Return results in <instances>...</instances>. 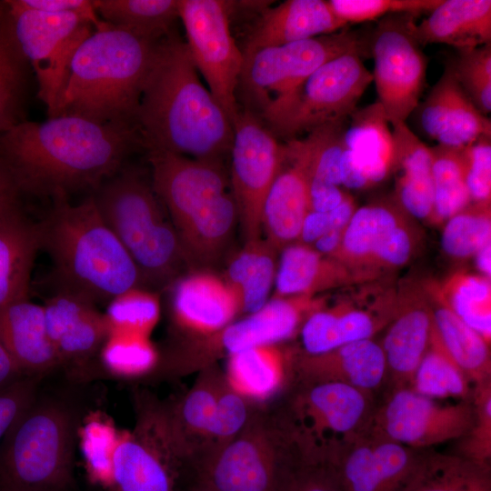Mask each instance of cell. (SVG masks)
<instances>
[{
  "instance_id": "6da1fadb",
  "label": "cell",
  "mask_w": 491,
  "mask_h": 491,
  "mask_svg": "<svg viewBox=\"0 0 491 491\" xmlns=\"http://www.w3.org/2000/svg\"><path fill=\"white\" fill-rule=\"evenodd\" d=\"M142 145L135 126L73 115L24 120L0 134V186L23 196L93 193Z\"/></svg>"
},
{
  "instance_id": "7a4b0ae2",
  "label": "cell",
  "mask_w": 491,
  "mask_h": 491,
  "mask_svg": "<svg viewBox=\"0 0 491 491\" xmlns=\"http://www.w3.org/2000/svg\"><path fill=\"white\" fill-rule=\"evenodd\" d=\"M135 127L148 150L221 160L231 149L233 124L202 84L185 41L173 31L155 45Z\"/></svg>"
},
{
  "instance_id": "3957f363",
  "label": "cell",
  "mask_w": 491,
  "mask_h": 491,
  "mask_svg": "<svg viewBox=\"0 0 491 491\" xmlns=\"http://www.w3.org/2000/svg\"><path fill=\"white\" fill-rule=\"evenodd\" d=\"M151 183L189 267L208 271L229 246L238 214L221 160L148 150Z\"/></svg>"
},
{
  "instance_id": "277c9868",
  "label": "cell",
  "mask_w": 491,
  "mask_h": 491,
  "mask_svg": "<svg viewBox=\"0 0 491 491\" xmlns=\"http://www.w3.org/2000/svg\"><path fill=\"white\" fill-rule=\"evenodd\" d=\"M41 247L53 262L56 289L106 305L135 287H144L135 262L102 217L93 195L78 204L53 198L39 223Z\"/></svg>"
},
{
  "instance_id": "5b68a950",
  "label": "cell",
  "mask_w": 491,
  "mask_h": 491,
  "mask_svg": "<svg viewBox=\"0 0 491 491\" xmlns=\"http://www.w3.org/2000/svg\"><path fill=\"white\" fill-rule=\"evenodd\" d=\"M158 40L103 21L75 54L53 117L73 115L135 126Z\"/></svg>"
},
{
  "instance_id": "8992f818",
  "label": "cell",
  "mask_w": 491,
  "mask_h": 491,
  "mask_svg": "<svg viewBox=\"0 0 491 491\" xmlns=\"http://www.w3.org/2000/svg\"><path fill=\"white\" fill-rule=\"evenodd\" d=\"M92 195L137 266L144 286L165 287L189 267L152 183L138 169L124 165Z\"/></svg>"
},
{
  "instance_id": "52a82bcc",
  "label": "cell",
  "mask_w": 491,
  "mask_h": 491,
  "mask_svg": "<svg viewBox=\"0 0 491 491\" xmlns=\"http://www.w3.org/2000/svg\"><path fill=\"white\" fill-rule=\"evenodd\" d=\"M78 426L67 405L36 396L0 443V491H70Z\"/></svg>"
},
{
  "instance_id": "ba28073f",
  "label": "cell",
  "mask_w": 491,
  "mask_h": 491,
  "mask_svg": "<svg viewBox=\"0 0 491 491\" xmlns=\"http://www.w3.org/2000/svg\"><path fill=\"white\" fill-rule=\"evenodd\" d=\"M299 458L276 410L263 405L233 439L196 466L193 479L215 491H282Z\"/></svg>"
},
{
  "instance_id": "9c48e42d",
  "label": "cell",
  "mask_w": 491,
  "mask_h": 491,
  "mask_svg": "<svg viewBox=\"0 0 491 491\" xmlns=\"http://www.w3.org/2000/svg\"><path fill=\"white\" fill-rule=\"evenodd\" d=\"M294 385L276 412L301 458L328 462L367 431L375 409L372 394L340 383Z\"/></svg>"
},
{
  "instance_id": "30bf717a",
  "label": "cell",
  "mask_w": 491,
  "mask_h": 491,
  "mask_svg": "<svg viewBox=\"0 0 491 491\" xmlns=\"http://www.w3.org/2000/svg\"><path fill=\"white\" fill-rule=\"evenodd\" d=\"M327 302L323 296L272 297L256 312L217 332L200 336H184L159 360L155 370L167 376L182 377L243 350L281 344L298 334L307 317Z\"/></svg>"
},
{
  "instance_id": "8fae6325",
  "label": "cell",
  "mask_w": 491,
  "mask_h": 491,
  "mask_svg": "<svg viewBox=\"0 0 491 491\" xmlns=\"http://www.w3.org/2000/svg\"><path fill=\"white\" fill-rule=\"evenodd\" d=\"M349 52L369 55L368 34L342 31L243 53L239 84L272 125L289 99L321 65Z\"/></svg>"
},
{
  "instance_id": "7c38bea8",
  "label": "cell",
  "mask_w": 491,
  "mask_h": 491,
  "mask_svg": "<svg viewBox=\"0 0 491 491\" xmlns=\"http://www.w3.org/2000/svg\"><path fill=\"white\" fill-rule=\"evenodd\" d=\"M5 4L0 27L33 68L38 97L45 105L48 117H53L75 54L103 21L80 14L29 10L12 0Z\"/></svg>"
},
{
  "instance_id": "4fadbf2b",
  "label": "cell",
  "mask_w": 491,
  "mask_h": 491,
  "mask_svg": "<svg viewBox=\"0 0 491 491\" xmlns=\"http://www.w3.org/2000/svg\"><path fill=\"white\" fill-rule=\"evenodd\" d=\"M259 405L235 393L217 365L200 372L180 398L164 404L172 436L195 467L233 439L248 423Z\"/></svg>"
},
{
  "instance_id": "5bb4252c",
  "label": "cell",
  "mask_w": 491,
  "mask_h": 491,
  "mask_svg": "<svg viewBox=\"0 0 491 491\" xmlns=\"http://www.w3.org/2000/svg\"><path fill=\"white\" fill-rule=\"evenodd\" d=\"M136 401V423L133 431L121 432L107 491H179L183 474L191 468L171 435L163 405L144 395Z\"/></svg>"
},
{
  "instance_id": "9a60e30c",
  "label": "cell",
  "mask_w": 491,
  "mask_h": 491,
  "mask_svg": "<svg viewBox=\"0 0 491 491\" xmlns=\"http://www.w3.org/2000/svg\"><path fill=\"white\" fill-rule=\"evenodd\" d=\"M415 18L390 15L379 19L368 34L377 102L390 125L406 123L426 85L428 62L414 35Z\"/></svg>"
},
{
  "instance_id": "2e32d148",
  "label": "cell",
  "mask_w": 491,
  "mask_h": 491,
  "mask_svg": "<svg viewBox=\"0 0 491 491\" xmlns=\"http://www.w3.org/2000/svg\"><path fill=\"white\" fill-rule=\"evenodd\" d=\"M362 57L357 52H349L316 69L289 99L273 129L294 139L322 125L348 119L373 82Z\"/></svg>"
},
{
  "instance_id": "e0dca14e",
  "label": "cell",
  "mask_w": 491,
  "mask_h": 491,
  "mask_svg": "<svg viewBox=\"0 0 491 491\" xmlns=\"http://www.w3.org/2000/svg\"><path fill=\"white\" fill-rule=\"evenodd\" d=\"M230 6L223 0H179L178 18L198 73L233 124L244 55L230 31Z\"/></svg>"
},
{
  "instance_id": "ac0fdd59",
  "label": "cell",
  "mask_w": 491,
  "mask_h": 491,
  "mask_svg": "<svg viewBox=\"0 0 491 491\" xmlns=\"http://www.w3.org/2000/svg\"><path fill=\"white\" fill-rule=\"evenodd\" d=\"M230 184L245 242L262 237V214L279 171L283 145L248 109L233 121Z\"/></svg>"
},
{
  "instance_id": "d6986e66",
  "label": "cell",
  "mask_w": 491,
  "mask_h": 491,
  "mask_svg": "<svg viewBox=\"0 0 491 491\" xmlns=\"http://www.w3.org/2000/svg\"><path fill=\"white\" fill-rule=\"evenodd\" d=\"M472 401L440 405L411 388L393 389L374 409L367 431L403 446L423 450L463 437L472 426Z\"/></svg>"
},
{
  "instance_id": "ffe728a7",
  "label": "cell",
  "mask_w": 491,
  "mask_h": 491,
  "mask_svg": "<svg viewBox=\"0 0 491 491\" xmlns=\"http://www.w3.org/2000/svg\"><path fill=\"white\" fill-rule=\"evenodd\" d=\"M368 282L356 296L341 297L310 315L299 332L305 353L321 354L352 342L374 338L391 320L397 288Z\"/></svg>"
},
{
  "instance_id": "44dd1931",
  "label": "cell",
  "mask_w": 491,
  "mask_h": 491,
  "mask_svg": "<svg viewBox=\"0 0 491 491\" xmlns=\"http://www.w3.org/2000/svg\"><path fill=\"white\" fill-rule=\"evenodd\" d=\"M316 144L313 130L303 139H290L283 145L281 165L262 214L265 239L278 252L298 241L310 211V167Z\"/></svg>"
},
{
  "instance_id": "7402d4cb",
  "label": "cell",
  "mask_w": 491,
  "mask_h": 491,
  "mask_svg": "<svg viewBox=\"0 0 491 491\" xmlns=\"http://www.w3.org/2000/svg\"><path fill=\"white\" fill-rule=\"evenodd\" d=\"M433 328L424 279L402 282L397 287L395 313L379 342L392 390L412 387L416 371L430 348Z\"/></svg>"
},
{
  "instance_id": "603a6c76",
  "label": "cell",
  "mask_w": 491,
  "mask_h": 491,
  "mask_svg": "<svg viewBox=\"0 0 491 491\" xmlns=\"http://www.w3.org/2000/svg\"><path fill=\"white\" fill-rule=\"evenodd\" d=\"M422 452L366 432L326 463L345 491H396Z\"/></svg>"
},
{
  "instance_id": "cb8c5ba5",
  "label": "cell",
  "mask_w": 491,
  "mask_h": 491,
  "mask_svg": "<svg viewBox=\"0 0 491 491\" xmlns=\"http://www.w3.org/2000/svg\"><path fill=\"white\" fill-rule=\"evenodd\" d=\"M42 306L61 366L83 369L109 336L105 315L93 302L63 289H56Z\"/></svg>"
},
{
  "instance_id": "d4e9b609",
  "label": "cell",
  "mask_w": 491,
  "mask_h": 491,
  "mask_svg": "<svg viewBox=\"0 0 491 491\" xmlns=\"http://www.w3.org/2000/svg\"><path fill=\"white\" fill-rule=\"evenodd\" d=\"M293 384L340 383L373 395L386 381V364L374 338L343 345L321 354L291 347Z\"/></svg>"
},
{
  "instance_id": "484cf974",
  "label": "cell",
  "mask_w": 491,
  "mask_h": 491,
  "mask_svg": "<svg viewBox=\"0 0 491 491\" xmlns=\"http://www.w3.org/2000/svg\"><path fill=\"white\" fill-rule=\"evenodd\" d=\"M416 108L422 130L437 145L465 147L491 135L490 119L473 104L447 65Z\"/></svg>"
},
{
  "instance_id": "4316f807",
  "label": "cell",
  "mask_w": 491,
  "mask_h": 491,
  "mask_svg": "<svg viewBox=\"0 0 491 491\" xmlns=\"http://www.w3.org/2000/svg\"><path fill=\"white\" fill-rule=\"evenodd\" d=\"M175 325L186 336H207L242 314L240 300L222 277L197 271L175 284L172 297Z\"/></svg>"
},
{
  "instance_id": "83f0119b",
  "label": "cell",
  "mask_w": 491,
  "mask_h": 491,
  "mask_svg": "<svg viewBox=\"0 0 491 491\" xmlns=\"http://www.w3.org/2000/svg\"><path fill=\"white\" fill-rule=\"evenodd\" d=\"M0 342L26 376L61 366L47 334L43 306L28 298L0 308Z\"/></svg>"
},
{
  "instance_id": "f1b7e54d",
  "label": "cell",
  "mask_w": 491,
  "mask_h": 491,
  "mask_svg": "<svg viewBox=\"0 0 491 491\" xmlns=\"http://www.w3.org/2000/svg\"><path fill=\"white\" fill-rule=\"evenodd\" d=\"M345 25L327 1L287 0L264 12L243 53L330 35Z\"/></svg>"
},
{
  "instance_id": "f546056e",
  "label": "cell",
  "mask_w": 491,
  "mask_h": 491,
  "mask_svg": "<svg viewBox=\"0 0 491 491\" xmlns=\"http://www.w3.org/2000/svg\"><path fill=\"white\" fill-rule=\"evenodd\" d=\"M397 204L414 219L431 222L434 207L432 153L406 123L392 125Z\"/></svg>"
},
{
  "instance_id": "4dcf8cb0",
  "label": "cell",
  "mask_w": 491,
  "mask_h": 491,
  "mask_svg": "<svg viewBox=\"0 0 491 491\" xmlns=\"http://www.w3.org/2000/svg\"><path fill=\"white\" fill-rule=\"evenodd\" d=\"M224 373L235 393L254 404L266 405L293 383L291 347L265 345L233 354Z\"/></svg>"
},
{
  "instance_id": "1f68e13d",
  "label": "cell",
  "mask_w": 491,
  "mask_h": 491,
  "mask_svg": "<svg viewBox=\"0 0 491 491\" xmlns=\"http://www.w3.org/2000/svg\"><path fill=\"white\" fill-rule=\"evenodd\" d=\"M363 284L338 260L311 246L294 243L281 251L274 297L321 296L336 288Z\"/></svg>"
},
{
  "instance_id": "d6a6232c",
  "label": "cell",
  "mask_w": 491,
  "mask_h": 491,
  "mask_svg": "<svg viewBox=\"0 0 491 491\" xmlns=\"http://www.w3.org/2000/svg\"><path fill=\"white\" fill-rule=\"evenodd\" d=\"M411 218L394 195L356 208L333 258L346 266L360 283H368L366 272L376 251L396 228Z\"/></svg>"
},
{
  "instance_id": "836d02e7",
  "label": "cell",
  "mask_w": 491,
  "mask_h": 491,
  "mask_svg": "<svg viewBox=\"0 0 491 491\" xmlns=\"http://www.w3.org/2000/svg\"><path fill=\"white\" fill-rule=\"evenodd\" d=\"M423 46L444 44L457 50L491 43L490 0H442L429 16L414 26Z\"/></svg>"
},
{
  "instance_id": "e575fe53",
  "label": "cell",
  "mask_w": 491,
  "mask_h": 491,
  "mask_svg": "<svg viewBox=\"0 0 491 491\" xmlns=\"http://www.w3.org/2000/svg\"><path fill=\"white\" fill-rule=\"evenodd\" d=\"M41 248L39 223L20 205L0 218V308L28 298L31 273Z\"/></svg>"
},
{
  "instance_id": "d590c367",
  "label": "cell",
  "mask_w": 491,
  "mask_h": 491,
  "mask_svg": "<svg viewBox=\"0 0 491 491\" xmlns=\"http://www.w3.org/2000/svg\"><path fill=\"white\" fill-rule=\"evenodd\" d=\"M424 282L432 309L434 331L443 347L473 387L490 381V343L450 308L439 283L432 279H424Z\"/></svg>"
},
{
  "instance_id": "8d00e7d4",
  "label": "cell",
  "mask_w": 491,
  "mask_h": 491,
  "mask_svg": "<svg viewBox=\"0 0 491 491\" xmlns=\"http://www.w3.org/2000/svg\"><path fill=\"white\" fill-rule=\"evenodd\" d=\"M384 110L376 101L356 109L344 134L346 146L366 172L371 186L392 172L393 138Z\"/></svg>"
},
{
  "instance_id": "74e56055",
  "label": "cell",
  "mask_w": 491,
  "mask_h": 491,
  "mask_svg": "<svg viewBox=\"0 0 491 491\" xmlns=\"http://www.w3.org/2000/svg\"><path fill=\"white\" fill-rule=\"evenodd\" d=\"M278 253L261 237L245 242L228 261L222 278L240 300L242 314H253L267 303L275 285Z\"/></svg>"
},
{
  "instance_id": "f35d334b",
  "label": "cell",
  "mask_w": 491,
  "mask_h": 491,
  "mask_svg": "<svg viewBox=\"0 0 491 491\" xmlns=\"http://www.w3.org/2000/svg\"><path fill=\"white\" fill-rule=\"evenodd\" d=\"M396 491H491V467L458 455L423 451Z\"/></svg>"
},
{
  "instance_id": "ab89813d",
  "label": "cell",
  "mask_w": 491,
  "mask_h": 491,
  "mask_svg": "<svg viewBox=\"0 0 491 491\" xmlns=\"http://www.w3.org/2000/svg\"><path fill=\"white\" fill-rule=\"evenodd\" d=\"M93 5L104 22L153 39L171 33L178 18L179 0H93Z\"/></svg>"
},
{
  "instance_id": "60d3db41",
  "label": "cell",
  "mask_w": 491,
  "mask_h": 491,
  "mask_svg": "<svg viewBox=\"0 0 491 491\" xmlns=\"http://www.w3.org/2000/svg\"><path fill=\"white\" fill-rule=\"evenodd\" d=\"M430 150L434 187L430 223L442 225L472 203L466 184V161L463 147L436 145Z\"/></svg>"
},
{
  "instance_id": "b9f144b4",
  "label": "cell",
  "mask_w": 491,
  "mask_h": 491,
  "mask_svg": "<svg viewBox=\"0 0 491 491\" xmlns=\"http://www.w3.org/2000/svg\"><path fill=\"white\" fill-rule=\"evenodd\" d=\"M440 285L450 308L488 343L491 338V282L479 274L457 270Z\"/></svg>"
},
{
  "instance_id": "7bdbcfd3",
  "label": "cell",
  "mask_w": 491,
  "mask_h": 491,
  "mask_svg": "<svg viewBox=\"0 0 491 491\" xmlns=\"http://www.w3.org/2000/svg\"><path fill=\"white\" fill-rule=\"evenodd\" d=\"M411 389L430 398L471 401L472 384L443 347L434 328L430 348L416 371Z\"/></svg>"
},
{
  "instance_id": "ee69618b",
  "label": "cell",
  "mask_w": 491,
  "mask_h": 491,
  "mask_svg": "<svg viewBox=\"0 0 491 491\" xmlns=\"http://www.w3.org/2000/svg\"><path fill=\"white\" fill-rule=\"evenodd\" d=\"M121 432L99 412L89 415L78 426L77 436L91 483L107 491L112 478L113 459Z\"/></svg>"
},
{
  "instance_id": "f6af8a7d",
  "label": "cell",
  "mask_w": 491,
  "mask_h": 491,
  "mask_svg": "<svg viewBox=\"0 0 491 491\" xmlns=\"http://www.w3.org/2000/svg\"><path fill=\"white\" fill-rule=\"evenodd\" d=\"M104 369L113 376L135 378L155 370L160 356L149 336L130 333L108 336L100 351Z\"/></svg>"
},
{
  "instance_id": "bcb514c9",
  "label": "cell",
  "mask_w": 491,
  "mask_h": 491,
  "mask_svg": "<svg viewBox=\"0 0 491 491\" xmlns=\"http://www.w3.org/2000/svg\"><path fill=\"white\" fill-rule=\"evenodd\" d=\"M490 204L471 203L445 223L441 246L449 257L467 260L491 242Z\"/></svg>"
},
{
  "instance_id": "7dc6e473",
  "label": "cell",
  "mask_w": 491,
  "mask_h": 491,
  "mask_svg": "<svg viewBox=\"0 0 491 491\" xmlns=\"http://www.w3.org/2000/svg\"><path fill=\"white\" fill-rule=\"evenodd\" d=\"M104 315L109 335L130 333L150 336L160 317V303L156 294L145 287H135L110 301Z\"/></svg>"
},
{
  "instance_id": "c3c4849f",
  "label": "cell",
  "mask_w": 491,
  "mask_h": 491,
  "mask_svg": "<svg viewBox=\"0 0 491 491\" xmlns=\"http://www.w3.org/2000/svg\"><path fill=\"white\" fill-rule=\"evenodd\" d=\"M27 65L0 27V134L24 121Z\"/></svg>"
},
{
  "instance_id": "681fc988",
  "label": "cell",
  "mask_w": 491,
  "mask_h": 491,
  "mask_svg": "<svg viewBox=\"0 0 491 491\" xmlns=\"http://www.w3.org/2000/svg\"><path fill=\"white\" fill-rule=\"evenodd\" d=\"M446 65L476 108L487 115L491 111V43L457 50Z\"/></svg>"
},
{
  "instance_id": "f907efd6",
  "label": "cell",
  "mask_w": 491,
  "mask_h": 491,
  "mask_svg": "<svg viewBox=\"0 0 491 491\" xmlns=\"http://www.w3.org/2000/svg\"><path fill=\"white\" fill-rule=\"evenodd\" d=\"M335 15L346 25L379 20L390 15L415 17L433 11L442 0H329Z\"/></svg>"
},
{
  "instance_id": "816d5d0a",
  "label": "cell",
  "mask_w": 491,
  "mask_h": 491,
  "mask_svg": "<svg viewBox=\"0 0 491 491\" xmlns=\"http://www.w3.org/2000/svg\"><path fill=\"white\" fill-rule=\"evenodd\" d=\"M422 244V232L414 218L396 228L373 256L366 272L367 282L380 280L384 274L408 264Z\"/></svg>"
},
{
  "instance_id": "f5cc1de1",
  "label": "cell",
  "mask_w": 491,
  "mask_h": 491,
  "mask_svg": "<svg viewBox=\"0 0 491 491\" xmlns=\"http://www.w3.org/2000/svg\"><path fill=\"white\" fill-rule=\"evenodd\" d=\"M474 420L461 437L458 456L479 466L491 467V380L474 386Z\"/></svg>"
},
{
  "instance_id": "db71d44e",
  "label": "cell",
  "mask_w": 491,
  "mask_h": 491,
  "mask_svg": "<svg viewBox=\"0 0 491 491\" xmlns=\"http://www.w3.org/2000/svg\"><path fill=\"white\" fill-rule=\"evenodd\" d=\"M466 184L472 203H491V135L463 147Z\"/></svg>"
},
{
  "instance_id": "11a10c76",
  "label": "cell",
  "mask_w": 491,
  "mask_h": 491,
  "mask_svg": "<svg viewBox=\"0 0 491 491\" xmlns=\"http://www.w3.org/2000/svg\"><path fill=\"white\" fill-rule=\"evenodd\" d=\"M282 491L345 490L328 463L300 458L287 476Z\"/></svg>"
},
{
  "instance_id": "9f6ffc18",
  "label": "cell",
  "mask_w": 491,
  "mask_h": 491,
  "mask_svg": "<svg viewBox=\"0 0 491 491\" xmlns=\"http://www.w3.org/2000/svg\"><path fill=\"white\" fill-rule=\"evenodd\" d=\"M36 379L23 376L0 390V443L9 428L37 396Z\"/></svg>"
},
{
  "instance_id": "6f0895ef",
  "label": "cell",
  "mask_w": 491,
  "mask_h": 491,
  "mask_svg": "<svg viewBox=\"0 0 491 491\" xmlns=\"http://www.w3.org/2000/svg\"><path fill=\"white\" fill-rule=\"evenodd\" d=\"M16 5L38 12L52 14H80L95 19L97 15L93 0H12Z\"/></svg>"
},
{
  "instance_id": "680465c9",
  "label": "cell",
  "mask_w": 491,
  "mask_h": 491,
  "mask_svg": "<svg viewBox=\"0 0 491 491\" xmlns=\"http://www.w3.org/2000/svg\"><path fill=\"white\" fill-rule=\"evenodd\" d=\"M348 195L340 186L310 182V211L329 212L337 207Z\"/></svg>"
},
{
  "instance_id": "91938a15",
  "label": "cell",
  "mask_w": 491,
  "mask_h": 491,
  "mask_svg": "<svg viewBox=\"0 0 491 491\" xmlns=\"http://www.w3.org/2000/svg\"><path fill=\"white\" fill-rule=\"evenodd\" d=\"M331 229L336 228L330 211H309L304 220L297 242L312 246L318 238Z\"/></svg>"
},
{
  "instance_id": "94428289",
  "label": "cell",
  "mask_w": 491,
  "mask_h": 491,
  "mask_svg": "<svg viewBox=\"0 0 491 491\" xmlns=\"http://www.w3.org/2000/svg\"><path fill=\"white\" fill-rule=\"evenodd\" d=\"M23 376H26L20 371L0 342V390L5 388Z\"/></svg>"
},
{
  "instance_id": "6125c7cd",
  "label": "cell",
  "mask_w": 491,
  "mask_h": 491,
  "mask_svg": "<svg viewBox=\"0 0 491 491\" xmlns=\"http://www.w3.org/2000/svg\"><path fill=\"white\" fill-rule=\"evenodd\" d=\"M346 228L331 229L318 238L311 246L320 254L334 257L338 251Z\"/></svg>"
},
{
  "instance_id": "be15d7a7",
  "label": "cell",
  "mask_w": 491,
  "mask_h": 491,
  "mask_svg": "<svg viewBox=\"0 0 491 491\" xmlns=\"http://www.w3.org/2000/svg\"><path fill=\"white\" fill-rule=\"evenodd\" d=\"M478 274L487 278L491 276V242L485 245L474 256Z\"/></svg>"
},
{
  "instance_id": "e7e4bbea",
  "label": "cell",
  "mask_w": 491,
  "mask_h": 491,
  "mask_svg": "<svg viewBox=\"0 0 491 491\" xmlns=\"http://www.w3.org/2000/svg\"><path fill=\"white\" fill-rule=\"evenodd\" d=\"M20 205L19 198L0 186V218Z\"/></svg>"
},
{
  "instance_id": "03108f58",
  "label": "cell",
  "mask_w": 491,
  "mask_h": 491,
  "mask_svg": "<svg viewBox=\"0 0 491 491\" xmlns=\"http://www.w3.org/2000/svg\"><path fill=\"white\" fill-rule=\"evenodd\" d=\"M187 491H215L212 488H210L205 484L196 480L193 479L191 484L189 485Z\"/></svg>"
},
{
  "instance_id": "003e7915",
  "label": "cell",
  "mask_w": 491,
  "mask_h": 491,
  "mask_svg": "<svg viewBox=\"0 0 491 491\" xmlns=\"http://www.w3.org/2000/svg\"><path fill=\"white\" fill-rule=\"evenodd\" d=\"M5 10V1L0 2V23H1V20H2V18H3Z\"/></svg>"
}]
</instances>
